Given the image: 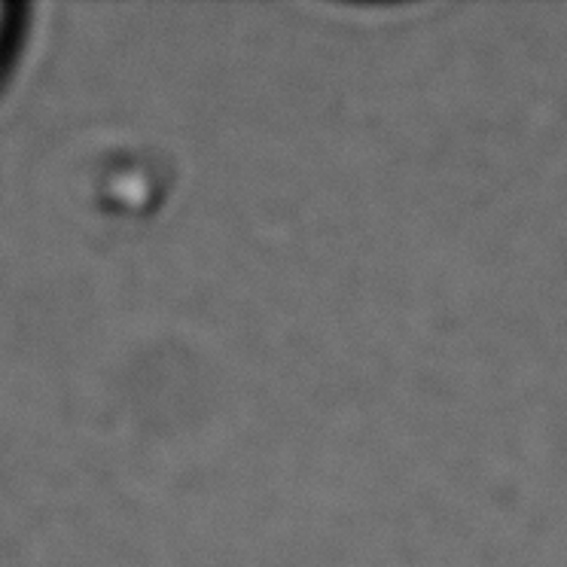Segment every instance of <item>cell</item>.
<instances>
[{
    "mask_svg": "<svg viewBox=\"0 0 567 567\" xmlns=\"http://www.w3.org/2000/svg\"><path fill=\"white\" fill-rule=\"evenodd\" d=\"M0 16H3V10H0Z\"/></svg>",
    "mask_w": 567,
    "mask_h": 567,
    "instance_id": "1",
    "label": "cell"
}]
</instances>
